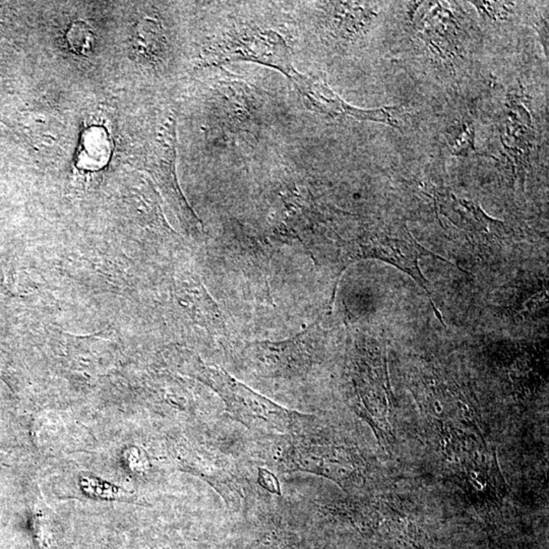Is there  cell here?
I'll list each match as a JSON object with an SVG mask.
<instances>
[{
  "instance_id": "1",
  "label": "cell",
  "mask_w": 549,
  "mask_h": 549,
  "mask_svg": "<svg viewBox=\"0 0 549 549\" xmlns=\"http://www.w3.org/2000/svg\"><path fill=\"white\" fill-rule=\"evenodd\" d=\"M199 378L220 397L227 414L252 431L282 436L300 433L314 418L282 407L236 380L221 367L202 366Z\"/></svg>"
},
{
  "instance_id": "2",
  "label": "cell",
  "mask_w": 549,
  "mask_h": 549,
  "mask_svg": "<svg viewBox=\"0 0 549 549\" xmlns=\"http://www.w3.org/2000/svg\"><path fill=\"white\" fill-rule=\"evenodd\" d=\"M424 257L440 259L450 266H454L448 259L429 252L418 243L406 228L395 234L387 231H364L342 240L337 250L338 264L344 271L355 261L369 259H380L403 271L424 289L436 318L445 326L442 314L434 304L433 294L427 287L428 281L420 270L419 261Z\"/></svg>"
},
{
  "instance_id": "3",
  "label": "cell",
  "mask_w": 549,
  "mask_h": 549,
  "mask_svg": "<svg viewBox=\"0 0 549 549\" xmlns=\"http://www.w3.org/2000/svg\"><path fill=\"white\" fill-rule=\"evenodd\" d=\"M204 55L208 64L256 62L281 71L289 80L297 73L286 40L273 30L252 26L232 27L216 37Z\"/></svg>"
},
{
  "instance_id": "4",
  "label": "cell",
  "mask_w": 549,
  "mask_h": 549,
  "mask_svg": "<svg viewBox=\"0 0 549 549\" xmlns=\"http://www.w3.org/2000/svg\"><path fill=\"white\" fill-rule=\"evenodd\" d=\"M279 449V465L288 472H305L336 482L345 488L355 474L350 457L343 450L316 443L302 434H287Z\"/></svg>"
},
{
  "instance_id": "5",
  "label": "cell",
  "mask_w": 549,
  "mask_h": 549,
  "mask_svg": "<svg viewBox=\"0 0 549 549\" xmlns=\"http://www.w3.org/2000/svg\"><path fill=\"white\" fill-rule=\"evenodd\" d=\"M310 109L332 117H353L358 121H372L399 128L402 110L400 107H383L364 110L352 106L330 89L325 82L298 71L291 80Z\"/></svg>"
},
{
  "instance_id": "6",
  "label": "cell",
  "mask_w": 549,
  "mask_h": 549,
  "mask_svg": "<svg viewBox=\"0 0 549 549\" xmlns=\"http://www.w3.org/2000/svg\"><path fill=\"white\" fill-rule=\"evenodd\" d=\"M374 2H321V27L328 41L338 46L357 42L369 32L378 8Z\"/></svg>"
},
{
  "instance_id": "7",
  "label": "cell",
  "mask_w": 549,
  "mask_h": 549,
  "mask_svg": "<svg viewBox=\"0 0 549 549\" xmlns=\"http://www.w3.org/2000/svg\"><path fill=\"white\" fill-rule=\"evenodd\" d=\"M532 128L529 113L522 105L512 102L507 107L504 146L520 157L531 144Z\"/></svg>"
},
{
  "instance_id": "8",
  "label": "cell",
  "mask_w": 549,
  "mask_h": 549,
  "mask_svg": "<svg viewBox=\"0 0 549 549\" xmlns=\"http://www.w3.org/2000/svg\"><path fill=\"white\" fill-rule=\"evenodd\" d=\"M101 150L109 151L106 137L101 133L100 130H94L93 132L88 133L86 140H85V157L95 158L94 166L101 167L104 164V162L101 159L104 158L106 160L108 156V153H104Z\"/></svg>"
},
{
  "instance_id": "9",
  "label": "cell",
  "mask_w": 549,
  "mask_h": 549,
  "mask_svg": "<svg viewBox=\"0 0 549 549\" xmlns=\"http://www.w3.org/2000/svg\"><path fill=\"white\" fill-rule=\"evenodd\" d=\"M92 27L86 23L77 22L71 27L68 33V41L71 47L80 54H85L91 49L94 41Z\"/></svg>"
},
{
  "instance_id": "10",
  "label": "cell",
  "mask_w": 549,
  "mask_h": 549,
  "mask_svg": "<svg viewBox=\"0 0 549 549\" xmlns=\"http://www.w3.org/2000/svg\"><path fill=\"white\" fill-rule=\"evenodd\" d=\"M473 151H475L474 126L465 123L452 142V152L456 156H467Z\"/></svg>"
},
{
  "instance_id": "11",
  "label": "cell",
  "mask_w": 549,
  "mask_h": 549,
  "mask_svg": "<svg viewBox=\"0 0 549 549\" xmlns=\"http://www.w3.org/2000/svg\"><path fill=\"white\" fill-rule=\"evenodd\" d=\"M472 4L479 8V13L493 20L507 18L512 6L511 2L472 1Z\"/></svg>"
},
{
  "instance_id": "12",
  "label": "cell",
  "mask_w": 549,
  "mask_h": 549,
  "mask_svg": "<svg viewBox=\"0 0 549 549\" xmlns=\"http://www.w3.org/2000/svg\"><path fill=\"white\" fill-rule=\"evenodd\" d=\"M257 483L261 488L266 489L273 495H282L281 484L279 479L276 476L272 471L259 468V475H257Z\"/></svg>"
},
{
  "instance_id": "13",
  "label": "cell",
  "mask_w": 549,
  "mask_h": 549,
  "mask_svg": "<svg viewBox=\"0 0 549 549\" xmlns=\"http://www.w3.org/2000/svg\"><path fill=\"white\" fill-rule=\"evenodd\" d=\"M130 463L132 469L139 470V472H142V470H146L149 467L147 457L137 449L132 450V454H130Z\"/></svg>"
},
{
  "instance_id": "14",
  "label": "cell",
  "mask_w": 549,
  "mask_h": 549,
  "mask_svg": "<svg viewBox=\"0 0 549 549\" xmlns=\"http://www.w3.org/2000/svg\"><path fill=\"white\" fill-rule=\"evenodd\" d=\"M538 33L539 36H541V42L542 44H543L544 48H545V54L546 56H548V18H542V20L541 23H539L538 26Z\"/></svg>"
}]
</instances>
